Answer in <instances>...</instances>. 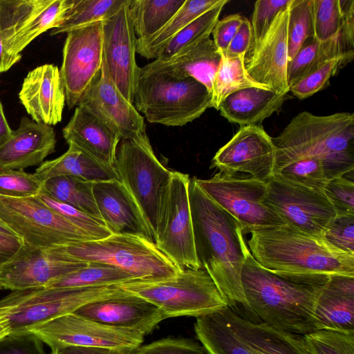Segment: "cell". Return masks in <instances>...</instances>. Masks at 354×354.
Returning a JSON list of instances; mask_svg holds the SVG:
<instances>
[{"instance_id": "6da1fadb", "label": "cell", "mask_w": 354, "mask_h": 354, "mask_svg": "<svg viewBox=\"0 0 354 354\" xmlns=\"http://www.w3.org/2000/svg\"><path fill=\"white\" fill-rule=\"evenodd\" d=\"M189 197L195 250L201 268L212 277L230 308L257 322L245 299L241 281L250 251L241 224L203 191L196 177L190 178Z\"/></svg>"}, {"instance_id": "7a4b0ae2", "label": "cell", "mask_w": 354, "mask_h": 354, "mask_svg": "<svg viewBox=\"0 0 354 354\" xmlns=\"http://www.w3.org/2000/svg\"><path fill=\"white\" fill-rule=\"evenodd\" d=\"M329 278L267 269L250 251L241 274L245 299L255 321L302 336L319 330L315 304Z\"/></svg>"}, {"instance_id": "3957f363", "label": "cell", "mask_w": 354, "mask_h": 354, "mask_svg": "<svg viewBox=\"0 0 354 354\" xmlns=\"http://www.w3.org/2000/svg\"><path fill=\"white\" fill-rule=\"evenodd\" d=\"M273 141L276 146L274 171L295 159L310 156L322 161L328 180L353 173V113L321 116L301 112Z\"/></svg>"}, {"instance_id": "277c9868", "label": "cell", "mask_w": 354, "mask_h": 354, "mask_svg": "<svg viewBox=\"0 0 354 354\" xmlns=\"http://www.w3.org/2000/svg\"><path fill=\"white\" fill-rule=\"evenodd\" d=\"M248 243L254 259L271 270L354 277L353 254L286 224L254 231Z\"/></svg>"}, {"instance_id": "5b68a950", "label": "cell", "mask_w": 354, "mask_h": 354, "mask_svg": "<svg viewBox=\"0 0 354 354\" xmlns=\"http://www.w3.org/2000/svg\"><path fill=\"white\" fill-rule=\"evenodd\" d=\"M194 330L209 354H310L302 335L250 321L228 306L196 317Z\"/></svg>"}, {"instance_id": "8992f818", "label": "cell", "mask_w": 354, "mask_h": 354, "mask_svg": "<svg viewBox=\"0 0 354 354\" xmlns=\"http://www.w3.org/2000/svg\"><path fill=\"white\" fill-rule=\"evenodd\" d=\"M212 95L192 77L179 78L165 72H140L134 106L150 123L182 127L211 107Z\"/></svg>"}, {"instance_id": "52a82bcc", "label": "cell", "mask_w": 354, "mask_h": 354, "mask_svg": "<svg viewBox=\"0 0 354 354\" xmlns=\"http://www.w3.org/2000/svg\"><path fill=\"white\" fill-rule=\"evenodd\" d=\"M55 248L76 261L111 266L138 281L170 278L183 270L154 242L136 235L111 234L102 239L72 243Z\"/></svg>"}, {"instance_id": "ba28073f", "label": "cell", "mask_w": 354, "mask_h": 354, "mask_svg": "<svg viewBox=\"0 0 354 354\" xmlns=\"http://www.w3.org/2000/svg\"><path fill=\"white\" fill-rule=\"evenodd\" d=\"M118 285L87 288L41 287L12 291L0 299V319L9 333L30 332L82 306L114 295Z\"/></svg>"}, {"instance_id": "9c48e42d", "label": "cell", "mask_w": 354, "mask_h": 354, "mask_svg": "<svg viewBox=\"0 0 354 354\" xmlns=\"http://www.w3.org/2000/svg\"><path fill=\"white\" fill-rule=\"evenodd\" d=\"M158 307L167 319L198 317L227 306L216 283L203 269H183L176 276L118 285Z\"/></svg>"}, {"instance_id": "30bf717a", "label": "cell", "mask_w": 354, "mask_h": 354, "mask_svg": "<svg viewBox=\"0 0 354 354\" xmlns=\"http://www.w3.org/2000/svg\"><path fill=\"white\" fill-rule=\"evenodd\" d=\"M113 167L142 211L155 241L161 201L172 171L159 161L146 131L120 140Z\"/></svg>"}, {"instance_id": "8fae6325", "label": "cell", "mask_w": 354, "mask_h": 354, "mask_svg": "<svg viewBox=\"0 0 354 354\" xmlns=\"http://www.w3.org/2000/svg\"><path fill=\"white\" fill-rule=\"evenodd\" d=\"M74 0H0V71L21 59V53L44 32L59 27Z\"/></svg>"}, {"instance_id": "7c38bea8", "label": "cell", "mask_w": 354, "mask_h": 354, "mask_svg": "<svg viewBox=\"0 0 354 354\" xmlns=\"http://www.w3.org/2000/svg\"><path fill=\"white\" fill-rule=\"evenodd\" d=\"M0 219L24 243L53 248L93 240L48 207L37 196H0Z\"/></svg>"}, {"instance_id": "4fadbf2b", "label": "cell", "mask_w": 354, "mask_h": 354, "mask_svg": "<svg viewBox=\"0 0 354 354\" xmlns=\"http://www.w3.org/2000/svg\"><path fill=\"white\" fill-rule=\"evenodd\" d=\"M188 174L172 171L160 207L155 243L181 269L201 268L196 254Z\"/></svg>"}, {"instance_id": "5bb4252c", "label": "cell", "mask_w": 354, "mask_h": 354, "mask_svg": "<svg viewBox=\"0 0 354 354\" xmlns=\"http://www.w3.org/2000/svg\"><path fill=\"white\" fill-rule=\"evenodd\" d=\"M196 181L203 191L241 224L243 234L268 227L286 225L283 220L263 204L267 183L251 176L217 173L209 179Z\"/></svg>"}, {"instance_id": "9a60e30c", "label": "cell", "mask_w": 354, "mask_h": 354, "mask_svg": "<svg viewBox=\"0 0 354 354\" xmlns=\"http://www.w3.org/2000/svg\"><path fill=\"white\" fill-rule=\"evenodd\" d=\"M263 203L286 225L315 236H322L337 216L324 192L276 177L267 182V194Z\"/></svg>"}, {"instance_id": "2e32d148", "label": "cell", "mask_w": 354, "mask_h": 354, "mask_svg": "<svg viewBox=\"0 0 354 354\" xmlns=\"http://www.w3.org/2000/svg\"><path fill=\"white\" fill-rule=\"evenodd\" d=\"M102 21L68 32L59 69L66 103L76 107L80 99L100 72L102 63Z\"/></svg>"}, {"instance_id": "e0dca14e", "label": "cell", "mask_w": 354, "mask_h": 354, "mask_svg": "<svg viewBox=\"0 0 354 354\" xmlns=\"http://www.w3.org/2000/svg\"><path fill=\"white\" fill-rule=\"evenodd\" d=\"M87 264L71 259L55 248L24 243L10 260L0 266V289L16 291L46 287Z\"/></svg>"}, {"instance_id": "ac0fdd59", "label": "cell", "mask_w": 354, "mask_h": 354, "mask_svg": "<svg viewBox=\"0 0 354 354\" xmlns=\"http://www.w3.org/2000/svg\"><path fill=\"white\" fill-rule=\"evenodd\" d=\"M276 146L260 125L243 126L218 149L210 168L227 175L247 173L267 183L273 177Z\"/></svg>"}, {"instance_id": "d6986e66", "label": "cell", "mask_w": 354, "mask_h": 354, "mask_svg": "<svg viewBox=\"0 0 354 354\" xmlns=\"http://www.w3.org/2000/svg\"><path fill=\"white\" fill-rule=\"evenodd\" d=\"M30 332L50 348L77 345L137 349L145 337L140 332L110 327L73 313L42 324Z\"/></svg>"}, {"instance_id": "ffe728a7", "label": "cell", "mask_w": 354, "mask_h": 354, "mask_svg": "<svg viewBox=\"0 0 354 354\" xmlns=\"http://www.w3.org/2000/svg\"><path fill=\"white\" fill-rule=\"evenodd\" d=\"M127 1L103 21V55L109 73L122 95L133 103L140 74L136 59V37Z\"/></svg>"}, {"instance_id": "44dd1931", "label": "cell", "mask_w": 354, "mask_h": 354, "mask_svg": "<svg viewBox=\"0 0 354 354\" xmlns=\"http://www.w3.org/2000/svg\"><path fill=\"white\" fill-rule=\"evenodd\" d=\"M290 3L279 12L262 39L245 57V69L253 80L274 91L286 94L289 92L287 68Z\"/></svg>"}, {"instance_id": "7402d4cb", "label": "cell", "mask_w": 354, "mask_h": 354, "mask_svg": "<svg viewBox=\"0 0 354 354\" xmlns=\"http://www.w3.org/2000/svg\"><path fill=\"white\" fill-rule=\"evenodd\" d=\"M73 313L110 327L136 330L145 336L167 319L158 307L122 288L90 301Z\"/></svg>"}, {"instance_id": "603a6c76", "label": "cell", "mask_w": 354, "mask_h": 354, "mask_svg": "<svg viewBox=\"0 0 354 354\" xmlns=\"http://www.w3.org/2000/svg\"><path fill=\"white\" fill-rule=\"evenodd\" d=\"M77 105L87 107L115 131L121 139L129 138L146 131L143 117L111 79L103 54L101 69L83 93Z\"/></svg>"}, {"instance_id": "cb8c5ba5", "label": "cell", "mask_w": 354, "mask_h": 354, "mask_svg": "<svg viewBox=\"0 0 354 354\" xmlns=\"http://www.w3.org/2000/svg\"><path fill=\"white\" fill-rule=\"evenodd\" d=\"M19 98L32 120L49 126L62 119L66 95L58 66L46 64L30 71Z\"/></svg>"}, {"instance_id": "d4e9b609", "label": "cell", "mask_w": 354, "mask_h": 354, "mask_svg": "<svg viewBox=\"0 0 354 354\" xmlns=\"http://www.w3.org/2000/svg\"><path fill=\"white\" fill-rule=\"evenodd\" d=\"M93 192L102 221L111 234L140 236L155 243L142 211L119 180L93 183Z\"/></svg>"}, {"instance_id": "484cf974", "label": "cell", "mask_w": 354, "mask_h": 354, "mask_svg": "<svg viewBox=\"0 0 354 354\" xmlns=\"http://www.w3.org/2000/svg\"><path fill=\"white\" fill-rule=\"evenodd\" d=\"M56 134L52 126L23 116L16 130L0 146V170H24L39 166L55 151Z\"/></svg>"}, {"instance_id": "4316f807", "label": "cell", "mask_w": 354, "mask_h": 354, "mask_svg": "<svg viewBox=\"0 0 354 354\" xmlns=\"http://www.w3.org/2000/svg\"><path fill=\"white\" fill-rule=\"evenodd\" d=\"M62 134L68 144L74 143L93 158L113 166L121 138L87 107H75Z\"/></svg>"}, {"instance_id": "83f0119b", "label": "cell", "mask_w": 354, "mask_h": 354, "mask_svg": "<svg viewBox=\"0 0 354 354\" xmlns=\"http://www.w3.org/2000/svg\"><path fill=\"white\" fill-rule=\"evenodd\" d=\"M221 59V53L208 37L170 58L155 59L141 67L140 72H165L179 78L192 77L205 85L212 95Z\"/></svg>"}, {"instance_id": "f1b7e54d", "label": "cell", "mask_w": 354, "mask_h": 354, "mask_svg": "<svg viewBox=\"0 0 354 354\" xmlns=\"http://www.w3.org/2000/svg\"><path fill=\"white\" fill-rule=\"evenodd\" d=\"M318 329L354 333V277L330 275L317 299Z\"/></svg>"}, {"instance_id": "f546056e", "label": "cell", "mask_w": 354, "mask_h": 354, "mask_svg": "<svg viewBox=\"0 0 354 354\" xmlns=\"http://www.w3.org/2000/svg\"><path fill=\"white\" fill-rule=\"evenodd\" d=\"M287 98L286 93L250 87L227 96L218 111L229 122L241 127L260 125L265 119L279 111Z\"/></svg>"}, {"instance_id": "4dcf8cb0", "label": "cell", "mask_w": 354, "mask_h": 354, "mask_svg": "<svg viewBox=\"0 0 354 354\" xmlns=\"http://www.w3.org/2000/svg\"><path fill=\"white\" fill-rule=\"evenodd\" d=\"M57 158L44 161L34 174L43 183L61 176H72L92 183L119 180L113 165L93 158L74 143Z\"/></svg>"}, {"instance_id": "1f68e13d", "label": "cell", "mask_w": 354, "mask_h": 354, "mask_svg": "<svg viewBox=\"0 0 354 354\" xmlns=\"http://www.w3.org/2000/svg\"><path fill=\"white\" fill-rule=\"evenodd\" d=\"M224 0H185L167 24L147 39H136V53L147 59H156L163 46L183 28Z\"/></svg>"}, {"instance_id": "d6a6232c", "label": "cell", "mask_w": 354, "mask_h": 354, "mask_svg": "<svg viewBox=\"0 0 354 354\" xmlns=\"http://www.w3.org/2000/svg\"><path fill=\"white\" fill-rule=\"evenodd\" d=\"M185 0H131L129 10L138 39H147L161 30Z\"/></svg>"}, {"instance_id": "836d02e7", "label": "cell", "mask_w": 354, "mask_h": 354, "mask_svg": "<svg viewBox=\"0 0 354 354\" xmlns=\"http://www.w3.org/2000/svg\"><path fill=\"white\" fill-rule=\"evenodd\" d=\"M93 183L72 176L51 178L43 184L41 192L59 202L102 221L93 192Z\"/></svg>"}, {"instance_id": "e575fe53", "label": "cell", "mask_w": 354, "mask_h": 354, "mask_svg": "<svg viewBox=\"0 0 354 354\" xmlns=\"http://www.w3.org/2000/svg\"><path fill=\"white\" fill-rule=\"evenodd\" d=\"M221 55L212 83L211 107L218 110L227 96L239 90L250 87L269 88L250 77L245 69V57L228 59L222 53Z\"/></svg>"}, {"instance_id": "d590c367", "label": "cell", "mask_w": 354, "mask_h": 354, "mask_svg": "<svg viewBox=\"0 0 354 354\" xmlns=\"http://www.w3.org/2000/svg\"><path fill=\"white\" fill-rule=\"evenodd\" d=\"M228 1L224 0L189 23L163 46L156 59L170 58L209 37L223 6Z\"/></svg>"}, {"instance_id": "8d00e7d4", "label": "cell", "mask_w": 354, "mask_h": 354, "mask_svg": "<svg viewBox=\"0 0 354 354\" xmlns=\"http://www.w3.org/2000/svg\"><path fill=\"white\" fill-rule=\"evenodd\" d=\"M136 279L127 272L109 265L88 264L49 284L50 288H87L120 285Z\"/></svg>"}, {"instance_id": "74e56055", "label": "cell", "mask_w": 354, "mask_h": 354, "mask_svg": "<svg viewBox=\"0 0 354 354\" xmlns=\"http://www.w3.org/2000/svg\"><path fill=\"white\" fill-rule=\"evenodd\" d=\"M127 0H74L71 9L62 24L50 30V35L68 32L87 25L107 19Z\"/></svg>"}, {"instance_id": "f35d334b", "label": "cell", "mask_w": 354, "mask_h": 354, "mask_svg": "<svg viewBox=\"0 0 354 354\" xmlns=\"http://www.w3.org/2000/svg\"><path fill=\"white\" fill-rule=\"evenodd\" d=\"M273 177L323 192L328 181L322 161L310 156L295 159L276 169Z\"/></svg>"}, {"instance_id": "ab89813d", "label": "cell", "mask_w": 354, "mask_h": 354, "mask_svg": "<svg viewBox=\"0 0 354 354\" xmlns=\"http://www.w3.org/2000/svg\"><path fill=\"white\" fill-rule=\"evenodd\" d=\"M354 0H313L314 37L325 41L339 31Z\"/></svg>"}, {"instance_id": "60d3db41", "label": "cell", "mask_w": 354, "mask_h": 354, "mask_svg": "<svg viewBox=\"0 0 354 354\" xmlns=\"http://www.w3.org/2000/svg\"><path fill=\"white\" fill-rule=\"evenodd\" d=\"M311 37H314L313 0H292L288 24L289 62Z\"/></svg>"}, {"instance_id": "b9f144b4", "label": "cell", "mask_w": 354, "mask_h": 354, "mask_svg": "<svg viewBox=\"0 0 354 354\" xmlns=\"http://www.w3.org/2000/svg\"><path fill=\"white\" fill-rule=\"evenodd\" d=\"M303 337L310 354H354V333L319 329Z\"/></svg>"}, {"instance_id": "7bdbcfd3", "label": "cell", "mask_w": 354, "mask_h": 354, "mask_svg": "<svg viewBox=\"0 0 354 354\" xmlns=\"http://www.w3.org/2000/svg\"><path fill=\"white\" fill-rule=\"evenodd\" d=\"M38 196L48 207L93 240L102 239L111 234L103 221L92 217L69 205L56 201L43 192H41Z\"/></svg>"}, {"instance_id": "ee69618b", "label": "cell", "mask_w": 354, "mask_h": 354, "mask_svg": "<svg viewBox=\"0 0 354 354\" xmlns=\"http://www.w3.org/2000/svg\"><path fill=\"white\" fill-rule=\"evenodd\" d=\"M43 183L33 173L24 170H0V196L21 198L37 196Z\"/></svg>"}, {"instance_id": "f6af8a7d", "label": "cell", "mask_w": 354, "mask_h": 354, "mask_svg": "<svg viewBox=\"0 0 354 354\" xmlns=\"http://www.w3.org/2000/svg\"><path fill=\"white\" fill-rule=\"evenodd\" d=\"M347 64L343 59L330 60L291 85L289 92L300 100L312 96L326 88L330 79Z\"/></svg>"}, {"instance_id": "bcb514c9", "label": "cell", "mask_w": 354, "mask_h": 354, "mask_svg": "<svg viewBox=\"0 0 354 354\" xmlns=\"http://www.w3.org/2000/svg\"><path fill=\"white\" fill-rule=\"evenodd\" d=\"M290 2L291 0H259L254 3L250 22L252 30V43L250 49L259 43L279 12Z\"/></svg>"}, {"instance_id": "7dc6e473", "label": "cell", "mask_w": 354, "mask_h": 354, "mask_svg": "<svg viewBox=\"0 0 354 354\" xmlns=\"http://www.w3.org/2000/svg\"><path fill=\"white\" fill-rule=\"evenodd\" d=\"M132 354H209L200 342L185 338H164L140 346Z\"/></svg>"}, {"instance_id": "c3c4849f", "label": "cell", "mask_w": 354, "mask_h": 354, "mask_svg": "<svg viewBox=\"0 0 354 354\" xmlns=\"http://www.w3.org/2000/svg\"><path fill=\"white\" fill-rule=\"evenodd\" d=\"M324 194L336 211L337 215L354 214L353 181L340 176L328 180Z\"/></svg>"}, {"instance_id": "681fc988", "label": "cell", "mask_w": 354, "mask_h": 354, "mask_svg": "<svg viewBox=\"0 0 354 354\" xmlns=\"http://www.w3.org/2000/svg\"><path fill=\"white\" fill-rule=\"evenodd\" d=\"M321 41L314 37L308 38L288 62L287 77L289 88L305 76L317 60Z\"/></svg>"}, {"instance_id": "f907efd6", "label": "cell", "mask_w": 354, "mask_h": 354, "mask_svg": "<svg viewBox=\"0 0 354 354\" xmlns=\"http://www.w3.org/2000/svg\"><path fill=\"white\" fill-rule=\"evenodd\" d=\"M322 236L336 248L354 255V214L337 215Z\"/></svg>"}, {"instance_id": "816d5d0a", "label": "cell", "mask_w": 354, "mask_h": 354, "mask_svg": "<svg viewBox=\"0 0 354 354\" xmlns=\"http://www.w3.org/2000/svg\"><path fill=\"white\" fill-rule=\"evenodd\" d=\"M0 354H46L44 342L31 332L9 333L0 339Z\"/></svg>"}, {"instance_id": "f5cc1de1", "label": "cell", "mask_w": 354, "mask_h": 354, "mask_svg": "<svg viewBox=\"0 0 354 354\" xmlns=\"http://www.w3.org/2000/svg\"><path fill=\"white\" fill-rule=\"evenodd\" d=\"M243 19V16L234 14L218 20L212 34L214 44L219 52L225 53L241 26Z\"/></svg>"}, {"instance_id": "db71d44e", "label": "cell", "mask_w": 354, "mask_h": 354, "mask_svg": "<svg viewBox=\"0 0 354 354\" xmlns=\"http://www.w3.org/2000/svg\"><path fill=\"white\" fill-rule=\"evenodd\" d=\"M252 43V30L251 23L243 17L242 23L236 33L230 41L225 53L226 58L245 57Z\"/></svg>"}, {"instance_id": "11a10c76", "label": "cell", "mask_w": 354, "mask_h": 354, "mask_svg": "<svg viewBox=\"0 0 354 354\" xmlns=\"http://www.w3.org/2000/svg\"><path fill=\"white\" fill-rule=\"evenodd\" d=\"M136 349L77 345H62L51 348V354H132Z\"/></svg>"}, {"instance_id": "9f6ffc18", "label": "cell", "mask_w": 354, "mask_h": 354, "mask_svg": "<svg viewBox=\"0 0 354 354\" xmlns=\"http://www.w3.org/2000/svg\"><path fill=\"white\" fill-rule=\"evenodd\" d=\"M24 242L15 234L0 232V266L10 260Z\"/></svg>"}, {"instance_id": "6f0895ef", "label": "cell", "mask_w": 354, "mask_h": 354, "mask_svg": "<svg viewBox=\"0 0 354 354\" xmlns=\"http://www.w3.org/2000/svg\"><path fill=\"white\" fill-rule=\"evenodd\" d=\"M12 131L8 123L0 100V146L8 139Z\"/></svg>"}, {"instance_id": "680465c9", "label": "cell", "mask_w": 354, "mask_h": 354, "mask_svg": "<svg viewBox=\"0 0 354 354\" xmlns=\"http://www.w3.org/2000/svg\"><path fill=\"white\" fill-rule=\"evenodd\" d=\"M0 232H3L5 234H15L1 219H0Z\"/></svg>"}, {"instance_id": "91938a15", "label": "cell", "mask_w": 354, "mask_h": 354, "mask_svg": "<svg viewBox=\"0 0 354 354\" xmlns=\"http://www.w3.org/2000/svg\"><path fill=\"white\" fill-rule=\"evenodd\" d=\"M9 334L6 327L0 319V339Z\"/></svg>"}, {"instance_id": "94428289", "label": "cell", "mask_w": 354, "mask_h": 354, "mask_svg": "<svg viewBox=\"0 0 354 354\" xmlns=\"http://www.w3.org/2000/svg\"><path fill=\"white\" fill-rule=\"evenodd\" d=\"M0 74H1V73H0Z\"/></svg>"}]
</instances>
